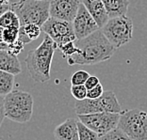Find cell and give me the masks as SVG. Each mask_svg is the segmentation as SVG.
<instances>
[{"label": "cell", "mask_w": 147, "mask_h": 140, "mask_svg": "<svg viewBox=\"0 0 147 140\" xmlns=\"http://www.w3.org/2000/svg\"><path fill=\"white\" fill-rule=\"evenodd\" d=\"M75 44L79 49V54L66 58L69 65H94L109 60L116 51L101 29L84 39L78 40Z\"/></svg>", "instance_id": "cell-1"}, {"label": "cell", "mask_w": 147, "mask_h": 140, "mask_svg": "<svg viewBox=\"0 0 147 140\" xmlns=\"http://www.w3.org/2000/svg\"><path fill=\"white\" fill-rule=\"evenodd\" d=\"M57 48L56 43L45 35L41 44L28 52L25 62L30 77L35 82L45 83L50 79L51 64Z\"/></svg>", "instance_id": "cell-2"}, {"label": "cell", "mask_w": 147, "mask_h": 140, "mask_svg": "<svg viewBox=\"0 0 147 140\" xmlns=\"http://www.w3.org/2000/svg\"><path fill=\"white\" fill-rule=\"evenodd\" d=\"M5 116L17 123L28 122L33 114V98L30 93L12 90L4 96Z\"/></svg>", "instance_id": "cell-3"}, {"label": "cell", "mask_w": 147, "mask_h": 140, "mask_svg": "<svg viewBox=\"0 0 147 140\" xmlns=\"http://www.w3.org/2000/svg\"><path fill=\"white\" fill-rule=\"evenodd\" d=\"M17 15L20 26L33 24L42 27L49 19L48 0H25L12 9Z\"/></svg>", "instance_id": "cell-4"}, {"label": "cell", "mask_w": 147, "mask_h": 140, "mask_svg": "<svg viewBox=\"0 0 147 140\" xmlns=\"http://www.w3.org/2000/svg\"><path fill=\"white\" fill-rule=\"evenodd\" d=\"M75 111L76 115H90L100 112H109L121 114L122 107L120 105L115 93L109 90L97 99L86 98L81 101H76Z\"/></svg>", "instance_id": "cell-5"}, {"label": "cell", "mask_w": 147, "mask_h": 140, "mask_svg": "<svg viewBox=\"0 0 147 140\" xmlns=\"http://www.w3.org/2000/svg\"><path fill=\"white\" fill-rule=\"evenodd\" d=\"M117 128L133 140H147V113L140 109L120 114Z\"/></svg>", "instance_id": "cell-6"}, {"label": "cell", "mask_w": 147, "mask_h": 140, "mask_svg": "<svg viewBox=\"0 0 147 140\" xmlns=\"http://www.w3.org/2000/svg\"><path fill=\"white\" fill-rule=\"evenodd\" d=\"M101 31L114 48L118 49L131 41L133 22L126 15L109 18Z\"/></svg>", "instance_id": "cell-7"}, {"label": "cell", "mask_w": 147, "mask_h": 140, "mask_svg": "<svg viewBox=\"0 0 147 140\" xmlns=\"http://www.w3.org/2000/svg\"><path fill=\"white\" fill-rule=\"evenodd\" d=\"M79 121L89 129L96 133L99 137L117 128L120 114L118 113L100 112L90 115H78Z\"/></svg>", "instance_id": "cell-8"}, {"label": "cell", "mask_w": 147, "mask_h": 140, "mask_svg": "<svg viewBox=\"0 0 147 140\" xmlns=\"http://www.w3.org/2000/svg\"><path fill=\"white\" fill-rule=\"evenodd\" d=\"M41 29L56 43L59 49L66 43L76 41L72 23L49 17Z\"/></svg>", "instance_id": "cell-9"}, {"label": "cell", "mask_w": 147, "mask_h": 140, "mask_svg": "<svg viewBox=\"0 0 147 140\" xmlns=\"http://www.w3.org/2000/svg\"><path fill=\"white\" fill-rule=\"evenodd\" d=\"M72 25L76 40L84 39L99 29L95 21L81 3L79 5L78 13L72 22Z\"/></svg>", "instance_id": "cell-10"}, {"label": "cell", "mask_w": 147, "mask_h": 140, "mask_svg": "<svg viewBox=\"0 0 147 140\" xmlns=\"http://www.w3.org/2000/svg\"><path fill=\"white\" fill-rule=\"evenodd\" d=\"M79 5V0H51L49 2V15L52 18L72 23Z\"/></svg>", "instance_id": "cell-11"}, {"label": "cell", "mask_w": 147, "mask_h": 140, "mask_svg": "<svg viewBox=\"0 0 147 140\" xmlns=\"http://www.w3.org/2000/svg\"><path fill=\"white\" fill-rule=\"evenodd\" d=\"M82 4L94 20L99 29L104 26L109 20L108 11L103 4L102 0H83Z\"/></svg>", "instance_id": "cell-12"}, {"label": "cell", "mask_w": 147, "mask_h": 140, "mask_svg": "<svg viewBox=\"0 0 147 140\" xmlns=\"http://www.w3.org/2000/svg\"><path fill=\"white\" fill-rule=\"evenodd\" d=\"M75 119L70 118L58 125L54 130L57 140H78V125Z\"/></svg>", "instance_id": "cell-13"}, {"label": "cell", "mask_w": 147, "mask_h": 140, "mask_svg": "<svg viewBox=\"0 0 147 140\" xmlns=\"http://www.w3.org/2000/svg\"><path fill=\"white\" fill-rule=\"evenodd\" d=\"M0 71L17 75L22 69L17 56L11 54L8 50H0Z\"/></svg>", "instance_id": "cell-14"}, {"label": "cell", "mask_w": 147, "mask_h": 140, "mask_svg": "<svg viewBox=\"0 0 147 140\" xmlns=\"http://www.w3.org/2000/svg\"><path fill=\"white\" fill-rule=\"evenodd\" d=\"M109 18L125 15L129 7V0H102Z\"/></svg>", "instance_id": "cell-15"}, {"label": "cell", "mask_w": 147, "mask_h": 140, "mask_svg": "<svg viewBox=\"0 0 147 140\" xmlns=\"http://www.w3.org/2000/svg\"><path fill=\"white\" fill-rule=\"evenodd\" d=\"M15 76L11 73L0 71V95L6 96L13 90Z\"/></svg>", "instance_id": "cell-16"}, {"label": "cell", "mask_w": 147, "mask_h": 140, "mask_svg": "<svg viewBox=\"0 0 147 140\" xmlns=\"http://www.w3.org/2000/svg\"><path fill=\"white\" fill-rule=\"evenodd\" d=\"M0 26L3 29L6 28H19L20 22L17 17L12 11H7L0 16Z\"/></svg>", "instance_id": "cell-17"}, {"label": "cell", "mask_w": 147, "mask_h": 140, "mask_svg": "<svg viewBox=\"0 0 147 140\" xmlns=\"http://www.w3.org/2000/svg\"><path fill=\"white\" fill-rule=\"evenodd\" d=\"M76 125L78 131V140H99L100 137L96 133L89 129L79 121H76Z\"/></svg>", "instance_id": "cell-18"}, {"label": "cell", "mask_w": 147, "mask_h": 140, "mask_svg": "<svg viewBox=\"0 0 147 140\" xmlns=\"http://www.w3.org/2000/svg\"><path fill=\"white\" fill-rule=\"evenodd\" d=\"M19 28L21 29V30L23 31V33H24V34L28 37L31 42L38 39L40 37V35H41V33H42L41 27L38 25H33V24L20 26Z\"/></svg>", "instance_id": "cell-19"}, {"label": "cell", "mask_w": 147, "mask_h": 140, "mask_svg": "<svg viewBox=\"0 0 147 140\" xmlns=\"http://www.w3.org/2000/svg\"><path fill=\"white\" fill-rule=\"evenodd\" d=\"M19 28H6L3 29L2 42L7 45L12 44L18 40Z\"/></svg>", "instance_id": "cell-20"}, {"label": "cell", "mask_w": 147, "mask_h": 140, "mask_svg": "<svg viewBox=\"0 0 147 140\" xmlns=\"http://www.w3.org/2000/svg\"><path fill=\"white\" fill-rule=\"evenodd\" d=\"M99 140H133L126 135L125 133H123L118 128L113 129L112 131L109 132L108 134L101 136Z\"/></svg>", "instance_id": "cell-21"}, {"label": "cell", "mask_w": 147, "mask_h": 140, "mask_svg": "<svg viewBox=\"0 0 147 140\" xmlns=\"http://www.w3.org/2000/svg\"><path fill=\"white\" fill-rule=\"evenodd\" d=\"M90 73L83 70L76 72L71 77V84L72 86H80V85H84L85 82L87 81V79L89 78Z\"/></svg>", "instance_id": "cell-22"}, {"label": "cell", "mask_w": 147, "mask_h": 140, "mask_svg": "<svg viewBox=\"0 0 147 140\" xmlns=\"http://www.w3.org/2000/svg\"><path fill=\"white\" fill-rule=\"evenodd\" d=\"M59 50L61 51L62 55L65 58H71V56H73L79 54V49L76 47L74 42L66 43L65 45H63L62 47L59 48Z\"/></svg>", "instance_id": "cell-23"}, {"label": "cell", "mask_w": 147, "mask_h": 140, "mask_svg": "<svg viewBox=\"0 0 147 140\" xmlns=\"http://www.w3.org/2000/svg\"><path fill=\"white\" fill-rule=\"evenodd\" d=\"M71 93L73 97L76 101H81L87 98V89L84 85L80 86H71Z\"/></svg>", "instance_id": "cell-24"}, {"label": "cell", "mask_w": 147, "mask_h": 140, "mask_svg": "<svg viewBox=\"0 0 147 140\" xmlns=\"http://www.w3.org/2000/svg\"><path fill=\"white\" fill-rule=\"evenodd\" d=\"M104 93V88L101 84L97 85L92 89L87 90V98L88 99H97Z\"/></svg>", "instance_id": "cell-25"}, {"label": "cell", "mask_w": 147, "mask_h": 140, "mask_svg": "<svg viewBox=\"0 0 147 140\" xmlns=\"http://www.w3.org/2000/svg\"><path fill=\"white\" fill-rule=\"evenodd\" d=\"M24 46H25L24 43H23L22 42H20L19 40H17V41H16L15 42H13L12 44L8 45V51L11 52L13 55L17 56L18 54H20V53L23 51Z\"/></svg>", "instance_id": "cell-26"}, {"label": "cell", "mask_w": 147, "mask_h": 140, "mask_svg": "<svg viewBox=\"0 0 147 140\" xmlns=\"http://www.w3.org/2000/svg\"><path fill=\"white\" fill-rule=\"evenodd\" d=\"M100 84V80L98 79V77H96V76H92V75H90L89 76V78L87 79V81L85 82V88L87 90H89V89H92L93 88L94 86H96L97 85Z\"/></svg>", "instance_id": "cell-27"}, {"label": "cell", "mask_w": 147, "mask_h": 140, "mask_svg": "<svg viewBox=\"0 0 147 140\" xmlns=\"http://www.w3.org/2000/svg\"><path fill=\"white\" fill-rule=\"evenodd\" d=\"M6 118L5 116V107H4V96L0 95V128L2 126V123Z\"/></svg>", "instance_id": "cell-28"}, {"label": "cell", "mask_w": 147, "mask_h": 140, "mask_svg": "<svg viewBox=\"0 0 147 140\" xmlns=\"http://www.w3.org/2000/svg\"><path fill=\"white\" fill-rule=\"evenodd\" d=\"M24 1H25V0H11V1H9V9L12 11V9H14L15 7H17L18 5H20L21 3H23Z\"/></svg>", "instance_id": "cell-29"}, {"label": "cell", "mask_w": 147, "mask_h": 140, "mask_svg": "<svg viewBox=\"0 0 147 140\" xmlns=\"http://www.w3.org/2000/svg\"><path fill=\"white\" fill-rule=\"evenodd\" d=\"M7 11H11V9H9V6L0 5V16H1L4 12H6Z\"/></svg>", "instance_id": "cell-30"}, {"label": "cell", "mask_w": 147, "mask_h": 140, "mask_svg": "<svg viewBox=\"0 0 147 140\" xmlns=\"http://www.w3.org/2000/svg\"><path fill=\"white\" fill-rule=\"evenodd\" d=\"M9 1L11 0H0V5H5V6H9Z\"/></svg>", "instance_id": "cell-31"}, {"label": "cell", "mask_w": 147, "mask_h": 140, "mask_svg": "<svg viewBox=\"0 0 147 140\" xmlns=\"http://www.w3.org/2000/svg\"><path fill=\"white\" fill-rule=\"evenodd\" d=\"M0 50H8V45L4 42H0Z\"/></svg>", "instance_id": "cell-32"}, {"label": "cell", "mask_w": 147, "mask_h": 140, "mask_svg": "<svg viewBox=\"0 0 147 140\" xmlns=\"http://www.w3.org/2000/svg\"><path fill=\"white\" fill-rule=\"evenodd\" d=\"M2 34H3V28L0 26V42H2Z\"/></svg>", "instance_id": "cell-33"}]
</instances>
